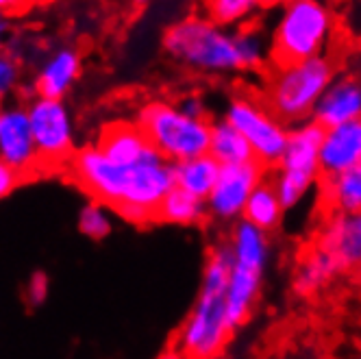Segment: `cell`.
Listing matches in <instances>:
<instances>
[{"instance_id":"obj_1","label":"cell","mask_w":361,"mask_h":359,"mask_svg":"<svg viewBox=\"0 0 361 359\" xmlns=\"http://www.w3.org/2000/svg\"><path fill=\"white\" fill-rule=\"evenodd\" d=\"M72 181L94 200L133 224L154 220L161 198L174 188L172 164L154 155L140 164L109 159L98 146H85L70 159Z\"/></svg>"},{"instance_id":"obj_2","label":"cell","mask_w":361,"mask_h":359,"mask_svg":"<svg viewBox=\"0 0 361 359\" xmlns=\"http://www.w3.org/2000/svg\"><path fill=\"white\" fill-rule=\"evenodd\" d=\"M231 264H233V257H231L228 244L212 248L202 270L198 298L174 336V351L178 357L214 359L226 351L235 333L226 314V284Z\"/></svg>"},{"instance_id":"obj_3","label":"cell","mask_w":361,"mask_h":359,"mask_svg":"<svg viewBox=\"0 0 361 359\" xmlns=\"http://www.w3.org/2000/svg\"><path fill=\"white\" fill-rule=\"evenodd\" d=\"M166 53L200 74H231L244 70L238 31L220 27L207 16L185 18L166 31Z\"/></svg>"},{"instance_id":"obj_4","label":"cell","mask_w":361,"mask_h":359,"mask_svg":"<svg viewBox=\"0 0 361 359\" xmlns=\"http://www.w3.org/2000/svg\"><path fill=\"white\" fill-rule=\"evenodd\" d=\"M335 33L338 18L333 13V5L324 0H288L279 7L272 27L270 61L292 63L326 55Z\"/></svg>"},{"instance_id":"obj_5","label":"cell","mask_w":361,"mask_h":359,"mask_svg":"<svg viewBox=\"0 0 361 359\" xmlns=\"http://www.w3.org/2000/svg\"><path fill=\"white\" fill-rule=\"evenodd\" d=\"M272 66L262 98L286 124L312 118L320 96L338 74V63L331 55Z\"/></svg>"},{"instance_id":"obj_6","label":"cell","mask_w":361,"mask_h":359,"mask_svg":"<svg viewBox=\"0 0 361 359\" xmlns=\"http://www.w3.org/2000/svg\"><path fill=\"white\" fill-rule=\"evenodd\" d=\"M137 124L152 148L170 164L209 152L212 122L185 114L174 102H146L137 114Z\"/></svg>"},{"instance_id":"obj_7","label":"cell","mask_w":361,"mask_h":359,"mask_svg":"<svg viewBox=\"0 0 361 359\" xmlns=\"http://www.w3.org/2000/svg\"><path fill=\"white\" fill-rule=\"evenodd\" d=\"M224 120H228L246 138L257 162L264 164L266 168L279 164L290 129L266 105L264 98L250 94L233 96L224 109Z\"/></svg>"},{"instance_id":"obj_8","label":"cell","mask_w":361,"mask_h":359,"mask_svg":"<svg viewBox=\"0 0 361 359\" xmlns=\"http://www.w3.org/2000/svg\"><path fill=\"white\" fill-rule=\"evenodd\" d=\"M27 111L42 168L53 170L70 164L74 155V124L63 100L37 96L29 102Z\"/></svg>"},{"instance_id":"obj_9","label":"cell","mask_w":361,"mask_h":359,"mask_svg":"<svg viewBox=\"0 0 361 359\" xmlns=\"http://www.w3.org/2000/svg\"><path fill=\"white\" fill-rule=\"evenodd\" d=\"M266 166L257 159L244 162V164H226L220 166V174L209 192L207 209L209 216L222 220V222H233L242 220L246 200L250 192L264 181Z\"/></svg>"},{"instance_id":"obj_10","label":"cell","mask_w":361,"mask_h":359,"mask_svg":"<svg viewBox=\"0 0 361 359\" xmlns=\"http://www.w3.org/2000/svg\"><path fill=\"white\" fill-rule=\"evenodd\" d=\"M0 159L18 170L24 178L42 170L27 107H0Z\"/></svg>"},{"instance_id":"obj_11","label":"cell","mask_w":361,"mask_h":359,"mask_svg":"<svg viewBox=\"0 0 361 359\" xmlns=\"http://www.w3.org/2000/svg\"><path fill=\"white\" fill-rule=\"evenodd\" d=\"M316 244L326 248L342 270L361 272V212H331Z\"/></svg>"},{"instance_id":"obj_12","label":"cell","mask_w":361,"mask_h":359,"mask_svg":"<svg viewBox=\"0 0 361 359\" xmlns=\"http://www.w3.org/2000/svg\"><path fill=\"white\" fill-rule=\"evenodd\" d=\"M322 135H324V126L318 124L314 118L296 122L288 133V142L281 152L276 168L302 176L320 178Z\"/></svg>"},{"instance_id":"obj_13","label":"cell","mask_w":361,"mask_h":359,"mask_svg":"<svg viewBox=\"0 0 361 359\" xmlns=\"http://www.w3.org/2000/svg\"><path fill=\"white\" fill-rule=\"evenodd\" d=\"M318 124L335 126L361 120V79L355 74H335L312 116Z\"/></svg>"},{"instance_id":"obj_14","label":"cell","mask_w":361,"mask_h":359,"mask_svg":"<svg viewBox=\"0 0 361 359\" xmlns=\"http://www.w3.org/2000/svg\"><path fill=\"white\" fill-rule=\"evenodd\" d=\"M264 270L266 266L252 262L233 260V264H231V274L226 284V314L231 327L235 331L252 316V310L264 284Z\"/></svg>"},{"instance_id":"obj_15","label":"cell","mask_w":361,"mask_h":359,"mask_svg":"<svg viewBox=\"0 0 361 359\" xmlns=\"http://www.w3.org/2000/svg\"><path fill=\"white\" fill-rule=\"evenodd\" d=\"M361 162V120L326 126L320 144V176L338 174Z\"/></svg>"},{"instance_id":"obj_16","label":"cell","mask_w":361,"mask_h":359,"mask_svg":"<svg viewBox=\"0 0 361 359\" xmlns=\"http://www.w3.org/2000/svg\"><path fill=\"white\" fill-rule=\"evenodd\" d=\"M98 150H102L109 159L120 164H140L159 155L152 148L137 122H109L100 129L96 140Z\"/></svg>"},{"instance_id":"obj_17","label":"cell","mask_w":361,"mask_h":359,"mask_svg":"<svg viewBox=\"0 0 361 359\" xmlns=\"http://www.w3.org/2000/svg\"><path fill=\"white\" fill-rule=\"evenodd\" d=\"M81 76V55L74 48H59L37 72L35 92L46 98H63Z\"/></svg>"},{"instance_id":"obj_18","label":"cell","mask_w":361,"mask_h":359,"mask_svg":"<svg viewBox=\"0 0 361 359\" xmlns=\"http://www.w3.org/2000/svg\"><path fill=\"white\" fill-rule=\"evenodd\" d=\"M338 272H342V268L333 255L316 244L305 252L294 272V292L300 296H312L322 290Z\"/></svg>"},{"instance_id":"obj_19","label":"cell","mask_w":361,"mask_h":359,"mask_svg":"<svg viewBox=\"0 0 361 359\" xmlns=\"http://www.w3.org/2000/svg\"><path fill=\"white\" fill-rule=\"evenodd\" d=\"M220 166L222 164L216 157H212L209 152H202V155L183 162H174L172 164L174 185L198 198H207L220 174Z\"/></svg>"},{"instance_id":"obj_20","label":"cell","mask_w":361,"mask_h":359,"mask_svg":"<svg viewBox=\"0 0 361 359\" xmlns=\"http://www.w3.org/2000/svg\"><path fill=\"white\" fill-rule=\"evenodd\" d=\"M209 216L207 200L198 198L180 188H172L159 202L154 220L168 222V224H178V226H196L204 218Z\"/></svg>"},{"instance_id":"obj_21","label":"cell","mask_w":361,"mask_h":359,"mask_svg":"<svg viewBox=\"0 0 361 359\" xmlns=\"http://www.w3.org/2000/svg\"><path fill=\"white\" fill-rule=\"evenodd\" d=\"M322 178V196L331 212H361V162Z\"/></svg>"},{"instance_id":"obj_22","label":"cell","mask_w":361,"mask_h":359,"mask_svg":"<svg viewBox=\"0 0 361 359\" xmlns=\"http://www.w3.org/2000/svg\"><path fill=\"white\" fill-rule=\"evenodd\" d=\"M283 214H286V207H283V202H281L272 181H266L264 178V181L250 192L242 218L255 226H259L262 231H266V233H272V231L281 224Z\"/></svg>"},{"instance_id":"obj_23","label":"cell","mask_w":361,"mask_h":359,"mask_svg":"<svg viewBox=\"0 0 361 359\" xmlns=\"http://www.w3.org/2000/svg\"><path fill=\"white\" fill-rule=\"evenodd\" d=\"M209 155L216 157L222 166L244 164V162L255 159V152H252L250 144L246 142V138L224 118L218 122H212Z\"/></svg>"},{"instance_id":"obj_24","label":"cell","mask_w":361,"mask_h":359,"mask_svg":"<svg viewBox=\"0 0 361 359\" xmlns=\"http://www.w3.org/2000/svg\"><path fill=\"white\" fill-rule=\"evenodd\" d=\"M257 9V0H204V16L226 29L246 27Z\"/></svg>"},{"instance_id":"obj_25","label":"cell","mask_w":361,"mask_h":359,"mask_svg":"<svg viewBox=\"0 0 361 359\" xmlns=\"http://www.w3.org/2000/svg\"><path fill=\"white\" fill-rule=\"evenodd\" d=\"M316 183H318V178L286 172V170H279V168H276V174L272 178V185H274V190H276V194H279L286 209H292V207H296V205H300L309 194H312Z\"/></svg>"},{"instance_id":"obj_26","label":"cell","mask_w":361,"mask_h":359,"mask_svg":"<svg viewBox=\"0 0 361 359\" xmlns=\"http://www.w3.org/2000/svg\"><path fill=\"white\" fill-rule=\"evenodd\" d=\"M79 231L92 240H105L111 233V216L105 202H90L79 214Z\"/></svg>"},{"instance_id":"obj_27","label":"cell","mask_w":361,"mask_h":359,"mask_svg":"<svg viewBox=\"0 0 361 359\" xmlns=\"http://www.w3.org/2000/svg\"><path fill=\"white\" fill-rule=\"evenodd\" d=\"M20 81V63L13 55L0 50V100L9 96Z\"/></svg>"},{"instance_id":"obj_28","label":"cell","mask_w":361,"mask_h":359,"mask_svg":"<svg viewBox=\"0 0 361 359\" xmlns=\"http://www.w3.org/2000/svg\"><path fill=\"white\" fill-rule=\"evenodd\" d=\"M48 276L44 272H35L29 284H27V292H24V296H27V303L29 307H39L46 298H48Z\"/></svg>"},{"instance_id":"obj_29","label":"cell","mask_w":361,"mask_h":359,"mask_svg":"<svg viewBox=\"0 0 361 359\" xmlns=\"http://www.w3.org/2000/svg\"><path fill=\"white\" fill-rule=\"evenodd\" d=\"M22 174L18 170H13L9 164H5L0 159V200L7 198L20 183H22Z\"/></svg>"},{"instance_id":"obj_30","label":"cell","mask_w":361,"mask_h":359,"mask_svg":"<svg viewBox=\"0 0 361 359\" xmlns=\"http://www.w3.org/2000/svg\"><path fill=\"white\" fill-rule=\"evenodd\" d=\"M178 107L183 109L185 114L194 116V118H207V107H204L202 98L196 96V94H190V96H185V98H180Z\"/></svg>"},{"instance_id":"obj_31","label":"cell","mask_w":361,"mask_h":359,"mask_svg":"<svg viewBox=\"0 0 361 359\" xmlns=\"http://www.w3.org/2000/svg\"><path fill=\"white\" fill-rule=\"evenodd\" d=\"M33 3L35 0H0V11H16L22 7H29Z\"/></svg>"},{"instance_id":"obj_32","label":"cell","mask_w":361,"mask_h":359,"mask_svg":"<svg viewBox=\"0 0 361 359\" xmlns=\"http://www.w3.org/2000/svg\"><path fill=\"white\" fill-rule=\"evenodd\" d=\"M288 0H257L259 9H279L281 5H286Z\"/></svg>"},{"instance_id":"obj_33","label":"cell","mask_w":361,"mask_h":359,"mask_svg":"<svg viewBox=\"0 0 361 359\" xmlns=\"http://www.w3.org/2000/svg\"><path fill=\"white\" fill-rule=\"evenodd\" d=\"M5 29H7V22H5V11H0V37H3Z\"/></svg>"},{"instance_id":"obj_34","label":"cell","mask_w":361,"mask_h":359,"mask_svg":"<svg viewBox=\"0 0 361 359\" xmlns=\"http://www.w3.org/2000/svg\"><path fill=\"white\" fill-rule=\"evenodd\" d=\"M324 3H329V5H340V3H344V0H324Z\"/></svg>"}]
</instances>
